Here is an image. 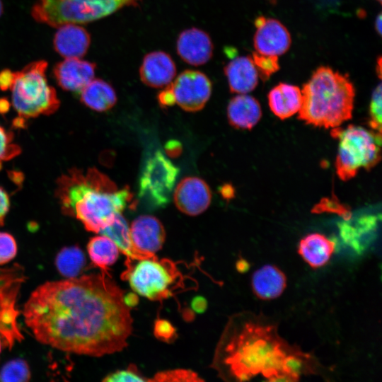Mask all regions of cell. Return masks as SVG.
<instances>
[{
    "instance_id": "1",
    "label": "cell",
    "mask_w": 382,
    "mask_h": 382,
    "mask_svg": "<svg viewBox=\"0 0 382 382\" xmlns=\"http://www.w3.org/2000/svg\"><path fill=\"white\" fill-rule=\"evenodd\" d=\"M124 294L103 271L47 282L31 293L22 315L39 342L99 357L127 345L133 320Z\"/></svg>"
},
{
    "instance_id": "2",
    "label": "cell",
    "mask_w": 382,
    "mask_h": 382,
    "mask_svg": "<svg viewBox=\"0 0 382 382\" xmlns=\"http://www.w3.org/2000/svg\"><path fill=\"white\" fill-rule=\"evenodd\" d=\"M303 351L280 337L277 325L262 315L232 316L218 342L212 366L224 380L269 381L299 379Z\"/></svg>"
},
{
    "instance_id": "3",
    "label": "cell",
    "mask_w": 382,
    "mask_h": 382,
    "mask_svg": "<svg viewBox=\"0 0 382 382\" xmlns=\"http://www.w3.org/2000/svg\"><path fill=\"white\" fill-rule=\"evenodd\" d=\"M55 196L65 215L76 218L87 231L96 233L132 201L127 186L119 189L95 168L86 171L74 168L62 175L57 180Z\"/></svg>"
},
{
    "instance_id": "4",
    "label": "cell",
    "mask_w": 382,
    "mask_h": 382,
    "mask_svg": "<svg viewBox=\"0 0 382 382\" xmlns=\"http://www.w3.org/2000/svg\"><path fill=\"white\" fill-rule=\"evenodd\" d=\"M299 118L315 127L335 128L351 119L355 90L347 75L320 66L303 84Z\"/></svg>"
},
{
    "instance_id": "5",
    "label": "cell",
    "mask_w": 382,
    "mask_h": 382,
    "mask_svg": "<svg viewBox=\"0 0 382 382\" xmlns=\"http://www.w3.org/2000/svg\"><path fill=\"white\" fill-rule=\"evenodd\" d=\"M47 67L46 61L39 60L13 72L10 88L11 103L19 118L50 115L59 109L60 101L57 92L47 80Z\"/></svg>"
},
{
    "instance_id": "6",
    "label": "cell",
    "mask_w": 382,
    "mask_h": 382,
    "mask_svg": "<svg viewBox=\"0 0 382 382\" xmlns=\"http://www.w3.org/2000/svg\"><path fill=\"white\" fill-rule=\"evenodd\" d=\"M121 277L127 280L137 294L152 301H162L173 295L181 282L175 263L156 255L140 259L127 258Z\"/></svg>"
},
{
    "instance_id": "7",
    "label": "cell",
    "mask_w": 382,
    "mask_h": 382,
    "mask_svg": "<svg viewBox=\"0 0 382 382\" xmlns=\"http://www.w3.org/2000/svg\"><path fill=\"white\" fill-rule=\"evenodd\" d=\"M332 135L339 139L335 168L341 180H348L359 169L369 170L380 161L381 134L351 125L345 129L333 128Z\"/></svg>"
},
{
    "instance_id": "8",
    "label": "cell",
    "mask_w": 382,
    "mask_h": 382,
    "mask_svg": "<svg viewBox=\"0 0 382 382\" xmlns=\"http://www.w3.org/2000/svg\"><path fill=\"white\" fill-rule=\"evenodd\" d=\"M141 0H37L31 14L37 22L54 28L68 23L83 24L105 17Z\"/></svg>"
},
{
    "instance_id": "9",
    "label": "cell",
    "mask_w": 382,
    "mask_h": 382,
    "mask_svg": "<svg viewBox=\"0 0 382 382\" xmlns=\"http://www.w3.org/2000/svg\"><path fill=\"white\" fill-rule=\"evenodd\" d=\"M179 168L161 151L145 161L139 179V196L150 207L158 208L169 202Z\"/></svg>"
},
{
    "instance_id": "10",
    "label": "cell",
    "mask_w": 382,
    "mask_h": 382,
    "mask_svg": "<svg viewBox=\"0 0 382 382\" xmlns=\"http://www.w3.org/2000/svg\"><path fill=\"white\" fill-rule=\"evenodd\" d=\"M24 279L23 269L18 264L0 268V337L2 345L9 349L23 339L18 323L20 311L16 300Z\"/></svg>"
},
{
    "instance_id": "11",
    "label": "cell",
    "mask_w": 382,
    "mask_h": 382,
    "mask_svg": "<svg viewBox=\"0 0 382 382\" xmlns=\"http://www.w3.org/2000/svg\"><path fill=\"white\" fill-rule=\"evenodd\" d=\"M170 85L175 103L188 112L202 110L212 94L211 81L199 71H184Z\"/></svg>"
},
{
    "instance_id": "12",
    "label": "cell",
    "mask_w": 382,
    "mask_h": 382,
    "mask_svg": "<svg viewBox=\"0 0 382 382\" xmlns=\"http://www.w3.org/2000/svg\"><path fill=\"white\" fill-rule=\"evenodd\" d=\"M255 25L253 45L255 52L278 57L289 50L291 44V35L280 21L259 16L255 21Z\"/></svg>"
},
{
    "instance_id": "13",
    "label": "cell",
    "mask_w": 382,
    "mask_h": 382,
    "mask_svg": "<svg viewBox=\"0 0 382 382\" xmlns=\"http://www.w3.org/2000/svg\"><path fill=\"white\" fill-rule=\"evenodd\" d=\"M173 199L180 212L196 216L208 208L211 203L212 193L209 185L202 179L187 177L177 185Z\"/></svg>"
},
{
    "instance_id": "14",
    "label": "cell",
    "mask_w": 382,
    "mask_h": 382,
    "mask_svg": "<svg viewBox=\"0 0 382 382\" xmlns=\"http://www.w3.org/2000/svg\"><path fill=\"white\" fill-rule=\"evenodd\" d=\"M134 249L144 255H156L165 242L166 231L162 223L151 215L134 219L129 228Z\"/></svg>"
},
{
    "instance_id": "15",
    "label": "cell",
    "mask_w": 382,
    "mask_h": 382,
    "mask_svg": "<svg viewBox=\"0 0 382 382\" xmlns=\"http://www.w3.org/2000/svg\"><path fill=\"white\" fill-rule=\"evenodd\" d=\"M177 52L186 63L192 66L206 64L213 55L214 46L204 31L192 28L183 30L176 43Z\"/></svg>"
},
{
    "instance_id": "16",
    "label": "cell",
    "mask_w": 382,
    "mask_h": 382,
    "mask_svg": "<svg viewBox=\"0 0 382 382\" xmlns=\"http://www.w3.org/2000/svg\"><path fill=\"white\" fill-rule=\"evenodd\" d=\"M96 64L80 58H65L54 68L58 85L64 90L80 92L94 79Z\"/></svg>"
},
{
    "instance_id": "17",
    "label": "cell",
    "mask_w": 382,
    "mask_h": 382,
    "mask_svg": "<svg viewBox=\"0 0 382 382\" xmlns=\"http://www.w3.org/2000/svg\"><path fill=\"white\" fill-rule=\"evenodd\" d=\"M176 74L175 62L162 51L147 54L139 68L141 81L152 88H163L170 84Z\"/></svg>"
},
{
    "instance_id": "18",
    "label": "cell",
    "mask_w": 382,
    "mask_h": 382,
    "mask_svg": "<svg viewBox=\"0 0 382 382\" xmlns=\"http://www.w3.org/2000/svg\"><path fill=\"white\" fill-rule=\"evenodd\" d=\"M53 45L55 51L65 58H81L87 52L91 43L88 32L82 26L68 23L59 26Z\"/></svg>"
},
{
    "instance_id": "19",
    "label": "cell",
    "mask_w": 382,
    "mask_h": 382,
    "mask_svg": "<svg viewBox=\"0 0 382 382\" xmlns=\"http://www.w3.org/2000/svg\"><path fill=\"white\" fill-rule=\"evenodd\" d=\"M251 287L257 298L272 300L284 292L286 287V277L276 265H265L253 272Z\"/></svg>"
},
{
    "instance_id": "20",
    "label": "cell",
    "mask_w": 382,
    "mask_h": 382,
    "mask_svg": "<svg viewBox=\"0 0 382 382\" xmlns=\"http://www.w3.org/2000/svg\"><path fill=\"white\" fill-rule=\"evenodd\" d=\"M231 93H247L253 91L258 84V74L251 56L238 57L224 67Z\"/></svg>"
},
{
    "instance_id": "21",
    "label": "cell",
    "mask_w": 382,
    "mask_h": 382,
    "mask_svg": "<svg viewBox=\"0 0 382 382\" xmlns=\"http://www.w3.org/2000/svg\"><path fill=\"white\" fill-rule=\"evenodd\" d=\"M227 117L230 125L235 128L252 129L262 117L260 105L250 95H237L229 101Z\"/></svg>"
},
{
    "instance_id": "22",
    "label": "cell",
    "mask_w": 382,
    "mask_h": 382,
    "mask_svg": "<svg viewBox=\"0 0 382 382\" xmlns=\"http://www.w3.org/2000/svg\"><path fill=\"white\" fill-rule=\"evenodd\" d=\"M267 98L270 110L281 120L287 119L299 112L302 103L299 88L285 83H279L271 89Z\"/></svg>"
},
{
    "instance_id": "23",
    "label": "cell",
    "mask_w": 382,
    "mask_h": 382,
    "mask_svg": "<svg viewBox=\"0 0 382 382\" xmlns=\"http://www.w3.org/2000/svg\"><path fill=\"white\" fill-rule=\"evenodd\" d=\"M335 248V243L323 234L313 233L303 237L299 242L298 253L312 268L326 265Z\"/></svg>"
},
{
    "instance_id": "24",
    "label": "cell",
    "mask_w": 382,
    "mask_h": 382,
    "mask_svg": "<svg viewBox=\"0 0 382 382\" xmlns=\"http://www.w3.org/2000/svg\"><path fill=\"white\" fill-rule=\"evenodd\" d=\"M80 100L90 109L104 112L115 105L117 96L109 83L102 79H93L80 91Z\"/></svg>"
},
{
    "instance_id": "25",
    "label": "cell",
    "mask_w": 382,
    "mask_h": 382,
    "mask_svg": "<svg viewBox=\"0 0 382 382\" xmlns=\"http://www.w3.org/2000/svg\"><path fill=\"white\" fill-rule=\"evenodd\" d=\"M99 233L111 239L127 258L136 260L154 255L141 254L134 249L129 227L121 213L116 214L113 221Z\"/></svg>"
},
{
    "instance_id": "26",
    "label": "cell",
    "mask_w": 382,
    "mask_h": 382,
    "mask_svg": "<svg viewBox=\"0 0 382 382\" xmlns=\"http://www.w3.org/2000/svg\"><path fill=\"white\" fill-rule=\"evenodd\" d=\"M87 251L92 263L105 272L117 261L120 253L115 243L102 234L89 240Z\"/></svg>"
},
{
    "instance_id": "27",
    "label": "cell",
    "mask_w": 382,
    "mask_h": 382,
    "mask_svg": "<svg viewBox=\"0 0 382 382\" xmlns=\"http://www.w3.org/2000/svg\"><path fill=\"white\" fill-rule=\"evenodd\" d=\"M85 264L84 253L78 246L63 248L55 258L58 272L66 278L79 277Z\"/></svg>"
},
{
    "instance_id": "28",
    "label": "cell",
    "mask_w": 382,
    "mask_h": 382,
    "mask_svg": "<svg viewBox=\"0 0 382 382\" xmlns=\"http://www.w3.org/2000/svg\"><path fill=\"white\" fill-rule=\"evenodd\" d=\"M30 376L28 364L22 359L8 361L0 370V381L2 382H26Z\"/></svg>"
},
{
    "instance_id": "29",
    "label": "cell",
    "mask_w": 382,
    "mask_h": 382,
    "mask_svg": "<svg viewBox=\"0 0 382 382\" xmlns=\"http://www.w3.org/2000/svg\"><path fill=\"white\" fill-rule=\"evenodd\" d=\"M251 57L258 76L262 81L267 80L272 74L279 69L277 56L267 55L254 52Z\"/></svg>"
},
{
    "instance_id": "30",
    "label": "cell",
    "mask_w": 382,
    "mask_h": 382,
    "mask_svg": "<svg viewBox=\"0 0 382 382\" xmlns=\"http://www.w3.org/2000/svg\"><path fill=\"white\" fill-rule=\"evenodd\" d=\"M198 374L189 369H176L157 372L150 381L157 382H195L202 381Z\"/></svg>"
},
{
    "instance_id": "31",
    "label": "cell",
    "mask_w": 382,
    "mask_h": 382,
    "mask_svg": "<svg viewBox=\"0 0 382 382\" xmlns=\"http://www.w3.org/2000/svg\"><path fill=\"white\" fill-rule=\"evenodd\" d=\"M21 152V147L13 142V133L0 125V170L4 162L13 159Z\"/></svg>"
},
{
    "instance_id": "32",
    "label": "cell",
    "mask_w": 382,
    "mask_h": 382,
    "mask_svg": "<svg viewBox=\"0 0 382 382\" xmlns=\"http://www.w3.org/2000/svg\"><path fill=\"white\" fill-rule=\"evenodd\" d=\"M380 83L373 91L369 105V124L372 130L381 134L382 92Z\"/></svg>"
},
{
    "instance_id": "33",
    "label": "cell",
    "mask_w": 382,
    "mask_h": 382,
    "mask_svg": "<svg viewBox=\"0 0 382 382\" xmlns=\"http://www.w3.org/2000/svg\"><path fill=\"white\" fill-rule=\"evenodd\" d=\"M103 381L105 382H140L150 381V378L144 376L134 364H130L126 369L110 373Z\"/></svg>"
},
{
    "instance_id": "34",
    "label": "cell",
    "mask_w": 382,
    "mask_h": 382,
    "mask_svg": "<svg viewBox=\"0 0 382 382\" xmlns=\"http://www.w3.org/2000/svg\"><path fill=\"white\" fill-rule=\"evenodd\" d=\"M17 253L14 237L6 232H0V265L12 260Z\"/></svg>"
},
{
    "instance_id": "35",
    "label": "cell",
    "mask_w": 382,
    "mask_h": 382,
    "mask_svg": "<svg viewBox=\"0 0 382 382\" xmlns=\"http://www.w3.org/2000/svg\"><path fill=\"white\" fill-rule=\"evenodd\" d=\"M154 334L161 341L171 342L177 337L176 330L167 320L156 319L154 325Z\"/></svg>"
},
{
    "instance_id": "36",
    "label": "cell",
    "mask_w": 382,
    "mask_h": 382,
    "mask_svg": "<svg viewBox=\"0 0 382 382\" xmlns=\"http://www.w3.org/2000/svg\"><path fill=\"white\" fill-rule=\"evenodd\" d=\"M10 198L6 191L0 186V226L4 225L5 218L9 211Z\"/></svg>"
},
{
    "instance_id": "37",
    "label": "cell",
    "mask_w": 382,
    "mask_h": 382,
    "mask_svg": "<svg viewBox=\"0 0 382 382\" xmlns=\"http://www.w3.org/2000/svg\"><path fill=\"white\" fill-rule=\"evenodd\" d=\"M158 100L162 107L171 106L175 103L170 84L166 86V88L159 93Z\"/></svg>"
},
{
    "instance_id": "38",
    "label": "cell",
    "mask_w": 382,
    "mask_h": 382,
    "mask_svg": "<svg viewBox=\"0 0 382 382\" xmlns=\"http://www.w3.org/2000/svg\"><path fill=\"white\" fill-rule=\"evenodd\" d=\"M13 80V71L4 70L0 72V89L6 91L10 89Z\"/></svg>"
},
{
    "instance_id": "39",
    "label": "cell",
    "mask_w": 382,
    "mask_h": 382,
    "mask_svg": "<svg viewBox=\"0 0 382 382\" xmlns=\"http://www.w3.org/2000/svg\"><path fill=\"white\" fill-rule=\"evenodd\" d=\"M192 308L197 313H202L206 311L207 308V302L203 296H195L191 302Z\"/></svg>"
},
{
    "instance_id": "40",
    "label": "cell",
    "mask_w": 382,
    "mask_h": 382,
    "mask_svg": "<svg viewBox=\"0 0 382 382\" xmlns=\"http://www.w3.org/2000/svg\"><path fill=\"white\" fill-rule=\"evenodd\" d=\"M166 152L171 156H177L181 151V146L177 141H170L166 146Z\"/></svg>"
},
{
    "instance_id": "41",
    "label": "cell",
    "mask_w": 382,
    "mask_h": 382,
    "mask_svg": "<svg viewBox=\"0 0 382 382\" xmlns=\"http://www.w3.org/2000/svg\"><path fill=\"white\" fill-rule=\"evenodd\" d=\"M139 301L138 296L136 293H128L127 294H124V302L129 307L132 308L135 306Z\"/></svg>"
},
{
    "instance_id": "42",
    "label": "cell",
    "mask_w": 382,
    "mask_h": 382,
    "mask_svg": "<svg viewBox=\"0 0 382 382\" xmlns=\"http://www.w3.org/2000/svg\"><path fill=\"white\" fill-rule=\"evenodd\" d=\"M236 268L240 272H243L248 270L249 264L246 262V260L240 259L236 262Z\"/></svg>"
},
{
    "instance_id": "43",
    "label": "cell",
    "mask_w": 382,
    "mask_h": 382,
    "mask_svg": "<svg viewBox=\"0 0 382 382\" xmlns=\"http://www.w3.org/2000/svg\"><path fill=\"white\" fill-rule=\"evenodd\" d=\"M374 25H375V29H376V32L379 34V35H381V31H382V16H381V13H379L378 15V16L376 17Z\"/></svg>"
},
{
    "instance_id": "44",
    "label": "cell",
    "mask_w": 382,
    "mask_h": 382,
    "mask_svg": "<svg viewBox=\"0 0 382 382\" xmlns=\"http://www.w3.org/2000/svg\"><path fill=\"white\" fill-rule=\"evenodd\" d=\"M8 102L5 99H0V112L4 113L7 111L8 108Z\"/></svg>"
},
{
    "instance_id": "45",
    "label": "cell",
    "mask_w": 382,
    "mask_h": 382,
    "mask_svg": "<svg viewBox=\"0 0 382 382\" xmlns=\"http://www.w3.org/2000/svg\"><path fill=\"white\" fill-rule=\"evenodd\" d=\"M376 71L378 72V77L381 75V57H379L377 60Z\"/></svg>"
},
{
    "instance_id": "46",
    "label": "cell",
    "mask_w": 382,
    "mask_h": 382,
    "mask_svg": "<svg viewBox=\"0 0 382 382\" xmlns=\"http://www.w3.org/2000/svg\"><path fill=\"white\" fill-rule=\"evenodd\" d=\"M3 10H4L3 4H2L1 0H0V17L2 15Z\"/></svg>"
},
{
    "instance_id": "47",
    "label": "cell",
    "mask_w": 382,
    "mask_h": 382,
    "mask_svg": "<svg viewBox=\"0 0 382 382\" xmlns=\"http://www.w3.org/2000/svg\"><path fill=\"white\" fill-rule=\"evenodd\" d=\"M1 346H2V342H1V337H0V353H1Z\"/></svg>"
},
{
    "instance_id": "48",
    "label": "cell",
    "mask_w": 382,
    "mask_h": 382,
    "mask_svg": "<svg viewBox=\"0 0 382 382\" xmlns=\"http://www.w3.org/2000/svg\"><path fill=\"white\" fill-rule=\"evenodd\" d=\"M379 4H381V0H376Z\"/></svg>"
},
{
    "instance_id": "49",
    "label": "cell",
    "mask_w": 382,
    "mask_h": 382,
    "mask_svg": "<svg viewBox=\"0 0 382 382\" xmlns=\"http://www.w3.org/2000/svg\"><path fill=\"white\" fill-rule=\"evenodd\" d=\"M316 362H317V361H316ZM317 366H318V363H317ZM317 366H316V370H317ZM315 373H316V372H314L313 374H315Z\"/></svg>"
}]
</instances>
